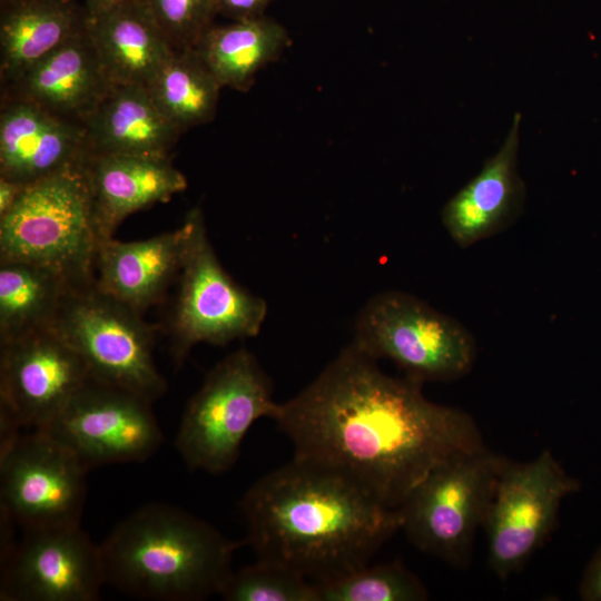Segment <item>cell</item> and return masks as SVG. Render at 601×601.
<instances>
[{
	"instance_id": "6da1fadb",
	"label": "cell",
	"mask_w": 601,
	"mask_h": 601,
	"mask_svg": "<svg viewBox=\"0 0 601 601\" xmlns=\"http://www.w3.org/2000/svg\"><path fill=\"white\" fill-rule=\"evenodd\" d=\"M422 384L386 375L351 343L273 420L294 457L337 470L398 509L437 464L484 445L467 413L427 400Z\"/></svg>"
},
{
	"instance_id": "7a4b0ae2",
	"label": "cell",
	"mask_w": 601,
	"mask_h": 601,
	"mask_svg": "<svg viewBox=\"0 0 601 601\" xmlns=\"http://www.w3.org/2000/svg\"><path fill=\"white\" fill-rule=\"evenodd\" d=\"M242 510L257 559L314 583L370 563L398 529V509L332 467L294 457L256 481Z\"/></svg>"
},
{
	"instance_id": "3957f363",
	"label": "cell",
	"mask_w": 601,
	"mask_h": 601,
	"mask_svg": "<svg viewBox=\"0 0 601 601\" xmlns=\"http://www.w3.org/2000/svg\"><path fill=\"white\" fill-rule=\"evenodd\" d=\"M231 542L214 526L168 504H146L99 544L106 583L137 598L203 600L231 574Z\"/></svg>"
},
{
	"instance_id": "277c9868",
	"label": "cell",
	"mask_w": 601,
	"mask_h": 601,
	"mask_svg": "<svg viewBox=\"0 0 601 601\" xmlns=\"http://www.w3.org/2000/svg\"><path fill=\"white\" fill-rule=\"evenodd\" d=\"M99 243L82 166L28 184L0 217V260L47 267L73 287L95 284Z\"/></svg>"
},
{
	"instance_id": "5b68a950",
	"label": "cell",
	"mask_w": 601,
	"mask_h": 601,
	"mask_svg": "<svg viewBox=\"0 0 601 601\" xmlns=\"http://www.w3.org/2000/svg\"><path fill=\"white\" fill-rule=\"evenodd\" d=\"M506 461L483 445L437 464L398 508L407 539L444 562L466 565Z\"/></svg>"
},
{
	"instance_id": "8992f818",
	"label": "cell",
	"mask_w": 601,
	"mask_h": 601,
	"mask_svg": "<svg viewBox=\"0 0 601 601\" xmlns=\"http://www.w3.org/2000/svg\"><path fill=\"white\" fill-rule=\"evenodd\" d=\"M50 328L78 354L91 380L151 403L166 392L152 355L155 328L95 284L70 286Z\"/></svg>"
},
{
	"instance_id": "52a82bcc",
	"label": "cell",
	"mask_w": 601,
	"mask_h": 601,
	"mask_svg": "<svg viewBox=\"0 0 601 601\" xmlns=\"http://www.w3.org/2000/svg\"><path fill=\"white\" fill-rule=\"evenodd\" d=\"M186 219V250L166 322L170 354L178 365L198 343L223 346L256 336L267 315L266 302L224 269L208 238L203 211L194 208Z\"/></svg>"
},
{
	"instance_id": "ba28073f",
	"label": "cell",
	"mask_w": 601,
	"mask_h": 601,
	"mask_svg": "<svg viewBox=\"0 0 601 601\" xmlns=\"http://www.w3.org/2000/svg\"><path fill=\"white\" fill-rule=\"evenodd\" d=\"M272 394L269 377L248 349L216 364L181 416L176 447L186 464L210 474L228 471L252 425L264 416L274 418L279 403Z\"/></svg>"
},
{
	"instance_id": "9c48e42d",
	"label": "cell",
	"mask_w": 601,
	"mask_h": 601,
	"mask_svg": "<svg viewBox=\"0 0 601 601\" xmlns=\"http://www.w3.org/2000/svg\"><path fill=\"white\" fill-rule=\"evenodd\" d=\"M352 343L421 383L460 378L476 356L474 337L461 323L402 292L380 293L364 305Z\"/></svg>"
},
{
	"instance_id": "30bf717a",
	"label": "cell",
	"mask_w": 601,
	"mask_h": 601,
	"mask_svg": "<svg viewBox=\"0 0 601 601\" xmlns=\"http://www.w3.org/2000/svg\"><path fill=\"white\" fill-rule=\"evenodd\" d=\"M579 491L545 450L525 463L505 462L484 523L489 564L504 579L520 570L549 538L562 500Z\"/></svg>"
},
{
	"instance_id": "8fae6325",
	"label": "cell",
	"mask_w": 601,
	"mask_h": 601,
	"mask_svg": "<svg viewBox=\"0 0 601 601\" xmlns=\"http://www.w3.org/2000/svg\"><path fill=\"white\" fill-rule=\"evenodd\" d=\"M88 470L42 430L0 450V512L23 530L79 524Z\"/></svg>"
},
{
	"instance_id": "7c38bea8",
	"label": "cell",
	"mask_w": 601,
	"mask_h": 601,
	"mask_svg": "<svg viewBox=\"0 0 601 601\" xmlns=\"http://www.w3.org/2000/svg\"><path fill=\"white\" fill-rule=\"evenodd\" d=\"M151 402L90 380L43 428L92 467L144 462L158 450L162 433Z\"/></svg>"
},
{
	"instance_id": "4fadbf2b",
	"label": "cell",
	"mask_w": 601,
	"mask_h": 601,
	"mask_svg": "<svg viewBox=\"0 0 601 601\" xmlns=\"http://www.w3.org/2000/svg\"><path fill=\"white\" fill-rule=\"evenodd\" d=\"M90 380L51 328L0 344V428H43Z\"/></svg>"
},
{
	"instance_id": "5bb4252c",
	"label": "cell",
	"mask_w": 601,
	"mask_h": 601,
	"mask_svg": "<svg viewBox=\"0 0 601 601\" xmlns=\"http://www.w3.org/2000/svg\"><path fill=\"white\" fill-rule=\"evenodd\" d=\"M1 560L2 601H95L105 581L99 544L80 524L23 530Z\"/></svg>"
},
{
	"instance_id": "9a60e30c",
	"label": "cell",
	"mask_w": 601,
	"mask_h": 601,
	"mask_svg": "<svg viewBox=\"0 0 601 601\" xmlns=\"http://www.w3.org/2000/svg\"><path fill=\"white\" fill-rule=\"evenodd\" d=\"M85 126L28 100L2 96L0 177L26 185L82 166Z\"/></svg>"
},
{
	"instance_id": "2e32d148",
	"label": "cell",
	"mask_w": 601,
	"mask_h": 601,
	"mask_svg": "<svg viewBox=\"0 0 601 601\" xmlns=\"http://www.w3.org/2000/svg\"><path fill=\"white\" fill-rule=\"evenodd\" d=\"M82 170L100 242L114 237L129 215L187 188L169 158L88 154Z\"/></svg>"
},
{
	"instance_id": "e0dca14e",
	"label": "cell",
	"mask_w": 601,
	"mask_h": 601,
	"mask_svg": "<svg viewBox=\"0 0 601 601\" xmlns=\"http://www.w3.org/2000/svg\"><path fill=\"white\" fill-rule=\"evenodd\" d=\"M520 122L518 112L499 151L442 209V223L461 248L504 230L523 210L525 186L518 170Z\"/></svg>"
},
{
	"instance_id": "ac0fdd59",
	"label": "cell",
	"mask_w": 601,
	"mask_h": 601,
	"mask_svg": "<svg viewBox=\"0 0 601 601\" xmlns=\"http://www.w3.org/2000/svg\"><path fill=\"white\" fill-rule=\"evenodd\" d=\"M110 87L85 24L67 42L3 86L2 96L28 100L85 126Z\"/></svg>"
},
{
	"instance_id": "d6986e66",
	"label": "cell",
	"mask_w": 601,
	"mask_h": 601,
	"mask_svg": "<svg viewBox=\"0 0 601 601\" xmlns=\"http://www.w3.org/2000/svg\"><path fill=\"white\" fill-rule=\"evenodd\" d=\"M189 225L154 237L99 243L95 285L102 293L142 314L162 302L183 265Z\"/></svg>"
},
{
	"instance_id": "ffe728a7",
	"label": "cell",
	"mask_w": 601,
	"mask_h": 601,
	"mask_svg": "<svg viewBox=\"0 0 601 601\" xmlns=\"http://www.w3.org/2000/svg\"><path fill=\"white\" fill-rule=\"evenodd\" d=\"M86 29L111 86H144L175 50L140 0L96 14Z\"/></svg>"
},
{
	"instance_id": "44dd1931",
	"label": "cell",
	"mask_w": 601,
	"mask_h": 601,
	"mask_svg": "<svg viewBox=\"0 0 601 601\" xmlns=\"http://www.w3.org/2000/svg\"><path fill=\"white\" fill-rule=\"evenodd\" d=\"M88 154L169 158L180 131L144 86H111L85 122Z\"/></svg>"
},
{
	"instance_id": "7402d4cb",
	"label": "cell",
	"mask_w": 601,
	"mask_h": 601,
	"mask_svg": "<svg viewBox=\"0 0 601 601\" xmlns=\"http://www.w3.org/2000/svg\"><path fill=\"white\" fill-rule=\"evenodd\" d=\"M86 10L73 0L1 3L0 76L7 86L85 28Z\"/></svg>"
},
{
	"instance_id": "603a6c76",
	"label": "cell",
	"mask_w": 601,
	"mask_h": 601,
	"mask_svg": "<svg viewBox=\"0 0 601 601\" xmlns=\"http://www.w3.org/2000/svg\"><path fill=\"white\" fill-rule=\"evenodd\" d=\"M287 30L262 16L224 26L213 24L194 48L219 85L248 91L257 73L289 47Z\"/></svg>"
},
{
	"instance_id": "cb8c5ba5",
	"label": "cell",
	"mask_w": 601,
	"mask_h": 601,
	"mask_svg": "<svg viewBox=\"0 0 601 601\" xmlns=\"http://www.w3.org/2000/svg\"><path fill=\"white\" fill-rule=\"evenodd\" d=\"M70 286L47 267L0 260V344L50 328Z\"/></svg>"
},
{
	"instance_id": "d4e9b609",
	"label": "cell",
	"mask_w": 601,
	"mask_h": 601,
	"mask_svg": "<svg viewBox=\"0 0 601 601\" xmlns=\"http://www.w3.org/2000/svg\"><path fill=\"white\" fill-rule=\"evenodd\" d=\"M180 132L210 122L221 86L195 49L174 50L146 86Z\"/></svg>"
},
{
	"instance_id": "484cf974",
	"label": "cell",
	"mask_w": 601,
	"mask_h": 601,
	"mask_svg": "<svg viewBox=\"0 0 601 601\" xmlns=\"http://www.w3.org/2000/svg\"><path fill=\"white\" fill-rule=\"evenodd\" d=\"M319 601H422L423 583L400 561L370 565L315 583Z\"/></svg>"
},
{
	"instance_id": "4316f807",
	"label": "cell",
	"mask_w": 601,
	"mask_h": 601,
	"mask_svg": "<svg viewBox=\"0 0 601 601\" xmlns=\"http://www.w3.org/2000/svg\"><path fill=\"white\" fill-rule=\"evenodd\" d=\"M218 594L227 601H319L314 582L289 568L262 560L233 571Z\"/></svg>"
},
{
	"instance_id": "83f0119b",
	"label": "cell",
	"mask_w": 601,
	"mask_h": 601,
	"mask_svg": "<svg viewBox=\"0 0 601 601\" xmlns=\"http://www.w3.org/2000/svg\"><path fill=\"white\" fill-rule=\"evenodd\" d=\"M175 50L194 49L218 14L217 0H140Z\"/></svg>"
},
{
	"instance_id": "f1b7e54d",
	"label": "cell",
	"mask_w": 601,
	"mask_h": 601,
	"mask_svg": "<svg viewBox=\"0 0 601 601\" xmlns=\"http://www.w3.org/2000/svg\"><path fill=\"white\" fill-rule=\"evenodd\" d=\"M273 0H217V11L233 21L254 19L265 16L266 8Z\"/></svg>"
},
{
	"instance_id": "f546056e",
	"label": "cell",
	"mask_w": 601,
	"mask_h": 601,
	"mask_svg": "<svg viewBox=\"0 0 601 601\" xmlns=\"http://www.w3.org/2000/svg\"><path fill=\"white\" fill-rule=\"evenodd\" d=\"M585 601H601V546L585 568L579 590Z\"/></svg>"
},
{
	"instance_id": "4dcf8cb0",
	"label": "cell",
	"mask_w": 601,
	"mask_h": 601,
	"mask_svg": "<svg viewBox=\"0 0 601 601\" xmlns=\"http://www.w3.org/2000/svg\"><path fill=\"white\" fill-rule=\"evenodd\" d=\"M26 187L23 183L0 177V217L14 206Z\"/></svg>"
},
{
	"instance_id": "1f68e13d",
	"label": "cell",
	"mask_w": 601,
	"mask_h": 601,
	"mask_svg": "<svg viewBox=\"0 0 601 601\" xmlns=\"http://www.w3.org/2000/svg\"><path fill=\"white\" fill-rule=\"evenodd\" d=\"M85 10L87 14H96L107 10L125 0H85Z\"/></svg>"
},
{
	"instance_id": "d6a6232c",
	"label": "cell",
	"mask_w": 601,
	"mask_h": 601,
	"mask_svg": "<svg viewBox=\"0 0 601 601\" xmlns=\"http://www.w3.org/2000/svg\"><path fill=\"white\" fill-rule=\"evenodd\" d=\"M8 1H11V0H0L1 3L8 2Z\"/></svg>"
}]
</instances>
